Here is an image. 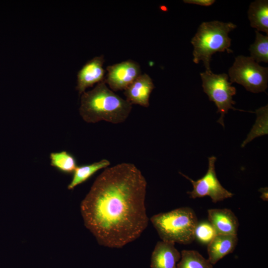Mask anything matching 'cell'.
I'll list each match as a JSON object with an SVG mask.
<instances>
[{
	"mask_svg": "<svg viewBox=\"0 0 268 268\" xmlns=\"http://www.w3.org/2000/svg\"><path fill=\"white\" fill-rule=\"evenodd\" d=\"M104 81L113 91L125 90L141 74L139 64L128 60L107 67Z\"/></svg>",
	"mask_w": 268,
	"mask_h": 268,
	"instance_id": "obj_8",
	"label": "cell"
},
{
	"mask_svg": "<svg viewBox=\"0 0 268 268\" xmlns=\"http://www.w3.org/2000/svg\"><path fill=\"white\" fill-rule=\"evenodd\" d=\"M200 75L204 92L207 94L209 100L215 103L217 107V112L221 115L217 122L223 127L224 116L229 109L245 111L233 106L235 102L232 98L236 94V89L232 86V83L228 81L227 74H214L210 69L201 72Z\"/></svg>",
	"mask_w": 268,
	"mask_h": 268,
	"instance_id": "obj_5",
	"label": "cell"
},
{
	"mask_svg": "<svg viewBox=\"0 0 268 268\" xmlns=\"http://www.w3.org/2000/svg\"><path fill=\"white\" fill-rule=\"evenodd\" d=\"M216 160V157L214 156L208 157V167L206 173L197 181L181 174L193 185V190L187 192L190 198L195 199L208 196L213 202L216 203L234 196V194L225 189L218 180L215 169Z\"/></svg>",
	"mask_w": 268,
	"mask_h": 268,
	"instance_id": "obj_7",
	"label": "cell"
},
{
	"mask_svg": "<svg viewBox=\"0 0 268 268\" xmlns=\"http://www.w3.org/2000/svg\"><path fill=\"white\" fill-rule=\"evenodd\" d=\"M150 220L162 241L187 245L195 240L198 221L195 211L190 207L158 213Z\"/></svg>",
	"mask_w": 268,
	"mask_h": 268,
	"instance_id": "obj_4",
	"label": "cell"
},
{
	"mask_svg": "<svg viewBox=\"0 0 268 268\" xmlns=\"http://www.w3.org/2000/svg\"><path fill=\"white\" fill-rule=\"evenodd\" d=\"M237 235L216 234L207 245L208 260L212 265L232 253L238 243Z\"/></svg>",
	"mask_w": 268,
	"mask_h": 268,
	"instance_id": "obj_13",
	"label": "cell"
},
{
	"mask_svg": "<svg viewBox=\"0 0 268 268\" xmlns=\"http://www.w3.org/2000/svg\"><path fill=\"white\" fill-rule=\"evenodd\" d=\"M208 221L217 234L237 235L239 221L234 213L228 208L207 210Z\"/></svg>",
	"mask_w": 268,
	"mask_h": 268,
	"instance_id": "obj_11",
	"label": "cell"
},
{
	"mask_svg": "<svg viewBox=\"0 0 268 268\" xmlns=\"http://www.w3.org/2000/svg\"><path fill=\"white\" fill-rule=\"evenodd\" d=\"M216 234L215 229L208 221L198 222L195 230V239L207 245Z\"/></svg>",
	"mask_w": 268,
	"mask_h": 268,
	"instance_id": "obj_20",
	"label": "cell"
},
{
	"mask_svg": "<svg viewBox=\"0 0 268 268\" xmlns=\"http://www.w3.org/2000/svg\"><path fill=\"white\" fill-rule=\"evenodd\" d=\"M103 55L96 56L88 61L78 71L77 74L76 89L79 95L82 94L85 90L98 83L105 79L104 63Z\"/></svg>",
	"mask_w": 268,
	"mask_h": 268,
	"instance_id": "obj_9",
	"label": "cell"
},
{
	"mask_svg": "<svg viewBox=\"0 0 268 268\" xmlns=\"http://www.w3.org/2000/svg\"><path fill=\"white\" fill-rule=\"evenodd\" d=\"M232 22L212 21L202 22L192 38L191 43L194 47L193 62L198 64L202 61L205 70H210L212 56L216 52L227 51L230 49L231 39L228 34L236 28Z\"/></svg>",
	"mask_w": 268,
	"mask_h": 268,
	"instance_id": "obj_3",
	"label": "cell"
},
{
	"mask_svg": "<svg viewBox=\"0 0 268 268\" xmlns=\"http://www.w3.org/2000/svg\"><path fill=\"white\" fill-rule=\"evenodd\" d=\"M259 191L261 193L260 198L264 201H268V188H262L259 190Z\"/></svg>",
	"mask_w": 268,
	"mask_h": 268,
	"instance_id": "obj_22",
	"label": "cell"
},
{
	"mask_svg": "<svg viewBox=\"0 0 268 268\" xmlns=\"http://www.w3.org/2000/svg\"><path fill=\"white\" fill-rule=\"evenodd\" d=\"M228 74L230 82L241 84L250 92L258 93L268 87V68L261 66L251 57H236Z\"/></svg>",
	"mask_w": 268,
	"mask_h": 268,
	"instance_id": "obj_6",
	"label": "cell"
},
{
	"mask_svg": "<svg viewBox=\"0 0 268 268\" xmlns=\"http://www.w3.org/2000/svg\"><path fill=\"white\" fill-rule=\"evenodd\" d=\"M176 268H213L208 259L196 250H184Z\"/></svg>",
	"mask_w": 268,
	"mask_h": 268,
	"instance_id": "obj_16",
	"label": "cell"
},
{
	"mask_svg": "<svg viewBox=\"0 0 268 268\" xmlns=\"http://www.w3.org/2000/svg\"><path fill=\"white\" fill-rule=\"evenodd\" d=\"M132 105L110 89L104 80L81 94L79 114L88 123L105 121L114 124L125 122Z\"/></svg>",
	"mask_w": 268,
	"mask_h": 268,
	"instance_id": "obj_2",
	"label": "cell"
},
{
	"mask_svg": "<svg viewBox=\"0 0 268 268\" xmlns=\"http://www.w3.org/2000/svg\"><path fill=\"white\" fill-rule=\"evenodd\" d=\"M185 3L194 4L201 6H209L215 2L214 0H184Z\"/></svg>",
	"mask_w": 268,
	"mask_h": 268,
	"instance_id": "obj_21",
	"label": "cell"
},
{
	"mask_svg": "<svg viewBox=\"0 0 268 268\" xmlns=\"http://www.w3.org/2000/svg\"><path fill=\"white\" fill-rule=\"evenodd\" d=\"M155 88L151 78L146 73L141 74L124 90L126 100L132 105L144 107L149 105V97Z\"/></svg>",
	"mask_w": 268,
	"mask_h": 268,
	"instance_id": "obj_10",
	"label": "cell"
},
{
	"mask_svg": "<svg viewBox=\"0 0 268 268\" xmlns=\"http://www.w3.org/2000/svg\"><path fill=\"white\" fill-rule=\"evenodd\" d=\"M147 182L130 163L107 167L81 201L85 227L101 246L121 248L138 238L148 225Z\"/></svg>",
	"mask_w": 268,
	"mask_h": 268,
	"instance_id": "obj_1",
	"label": "cell"
},
{
	"mask_svg": "<svg viewBox=\"0 0 268 268\" xmlns=\"http://www.w3.org/2000/svg\"><path fill=\"white\" fill-rule=\"evenodd\" d=\"M181 256L174 243L158 241L152 253L150 268H176Z\"/></svg>",
	"mask_w": 268,
	"mask_h": 268,
	"instance_id": "obj_12",
	"label": "cell"
},
{
	"mask_svg": "<svg viewBox=\"0 0 268 268\" xmlns=\"http://www.w3.org/2000/svg\"><path fill=\"white\" fill-rule=\"evenodd\" d=\"M51 165L65 173H73L77 167L75 157L66 151L52 152L50 155Z\"/></svg>",
	"mask_w": 268,
	"mask_h": 268,
	"instance_id": "obj_17",
	"label": "cell"
},
{
	"mask_svg": "<svg viewBox=\"0 0 268 268\" xmlns=\"http://www.w3.org/2000/svg\"><path fill=\"white\" fill-rule=\"evenodd\" d=\"M257 118L252 130L248 135L247 138L243 141L241 147H243L254 138L265 134H268V105L262 107L256 111Z\"/></svg>",
	"mask_w": 268,
	"mask_h": 268,
	"instance_id": "obj_18",
	"label": "cell"
},
{
	"mask_svg": "<svg viewBox=\"0 0 268 268\" xmlns=\"http://www.w3.org/2000/svg\"><path fill=\"white\" fill-rule=\"evenodd\" d=\"M110 165V161L106 159L89 164L77 166L73 173L71 182L67 186L68 190L74 189L77 185L88 180L96 172L105 169Z\"/></svg>",
	"mask_w": 268,
	"mask_h": 268,
	"instance_id": "obj_15",
	"label": "cell"
},
{
	"mask_svg": "<svg viewBox=\"0 0 268 268\" xmlns=\"http://www.w3.org/2000/svg\"><path fill=\"white\" fill-rule=\"evenodd\" d=\"M248 15L251 27L268 35V0H257L251 2Z\"/></svg>",
	"mask_w": 268,
	"mask_h": 268,
	"instance_id": "obj_14",
	"label": "cell"
},
{
	"mask_svg": "<svg viewBox=\"0 0 268 268\" xmlns=\"http://www.w3.org/2000/svg\"><path fill=\"white\" fill-rule=\"evenodd\" d=\"M256 39L251 45V57L257 63H268V35H264L256 30Z\"/></svg>",
	"mask_w": 268,
	"mask_h": 268,
	"instance_id": "obj_19",
	"label": "cell"
}]
</instances>
